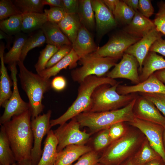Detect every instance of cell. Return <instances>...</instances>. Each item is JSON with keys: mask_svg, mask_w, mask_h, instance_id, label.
Here are the masks:
<instances>
[{"mask_svg": "<svg viewBox=\"0 0 165 165\" xmlns=\"http://www.w3.org/2000/svg\"><path fill=\"white\" fill-rule=\"evenodd\" d=\"M108 9L113 13L116 7L118 0H102Z\"/></svg>", "mask_w": 165, "mask_h": 165, "instance_id": "cell-51", "label": "cell"}, {"mask_svg": "<svg viewBox=\"0 0 165 165\" xmlns=\"http://www.w3.org/2000/svg\"><path fill=\"white\" fill-rule=\"evenodd\" d=\"M127 123L138 129L144 135L151 146L160 155L165 163V150L163 141V127L136 118L133 121Z\"/></svg>", "mask_w": 165, "mask_h": 165, "instance_id": "cell-12", "label": "cell"}, {"mask_svg": "<svg viewBox=\"0 0 165 165\" xmlns=\"http://www.w3.org/2000/svg\"><path fill=\"white\" fill-rule=\"evenodd\" d=\"M17 64V63H14L9 65L13 90L9 98L1 106L4 108V111L0 118V125L10 120L14 116L20 114L30 109L29 103L22 99L19 93L16 77Z\"/></svg>", "mask_w": 165, "mask_h": 165, "instance_id": "cell-9", "label": "cell"}, {"mask_svg": "<svg viewBox=\"0 0 165 165\" xmlns=\"http://www.w3.org/2000/svg\"><path fill=\"white\" fill-rule=\"evenodd\" d=\"M118 82L106 76L93 75L86 77L79 83L77 96L71 106L60 116L50 120L51 127L61 125L82 112H89L92 106L91 96L94 90L103 84L113 86Z\"/></svg>", "mask_w": 165, "mask_h": 165, "instance_id": "cell-2", "label": "cell"}, {"mask_svg": "<svg viewBox=\"0 0 165 165\" xmlns=\"http://www.w3.org/2000/svg\"><path fill=\"white\" fill-rule=\"evenodd\" d=\"M156 28L153 21H151L138 11L136 12L132 20L127 27V33L141 38L152 30Z\"/></svg>", "mask_w": 165, "mask_h": 165, "instance_id": "cell-21", "label": "cell"}, {"mask_svg": "<svg viewBox=\"0 0 165 165\" xmlns=\"http://www.w3.org/2000/svg\"><path fill=\"white\" fill-rule=\"evenodd\" d=\"M45 43L46 38L41 29L28 37L22 50L20 61L24 62L30 50L36 47L41 46Z\"/></svg>", "mask_w": 165, "mask_h": 165, "instance_id": "cell-33", "label": "cell"}, {"mask_svg": "<svg viewBox=\"0 0 165 165\" xmlns=\"http://www.w3.org/2000/svg\"><path fill=\"white\" fill-rule=\"evenodd\" d=\"M79 58L72 48L70 52L63 59L52 67L46 68L38 74L44 78L50 79L55 76L63 69L68 67L69 69L74 68L77 65Z\"/></svg>", "mask_w": 165, "mask_h": 165, "instance_id": "cell-25", "label": "cell"}, {"mask_svg": "<svg viewBox=\"0 0 165 165\" xmlns=\"http://www.w3.org/2000/svg\"><path fill=\"white\" fill-rule=\"evenodd\" d=\"M162 34L155 28L142 38L136 42L129 47L124 53L134 57L138 61L139 71L141 72L144 60L153 43L162 38Z\"/></svg>", "mask_w": 165, "mask_h": 165, "instance_id": "cell-15", "label": "cell"}, {"mask_svg": "<svg viewBox=\"0 0 165 165\" xmlns=\"http://www.w3.org/2000/svg\"><path fill=\"white\" fill-rule=\"evenodd\" d=\"M44 12L48 21L57 24L59 23L67 14L63 9L59 7H50L49 9H44Z\"/></svg>", "mask_w": 165, "mask_h": 165, "instance_id": "cell-41", "label": "cell"}, {"mask_svg": "<svg viewBox=\"0 0 165 165\" xmlns=\"http://www.w3.org/2000/svg\"><path fill=\"white\" fill-rule=\"evenodd\" d=\"M116 90L121 95L136 93H158L165 94V85L153 74L146 80L132 86L119 85Z\"/></svg>", "mask_w": 165, "mask_h": 165, "instance_id": "cell-16", "label": "cell"}, {"mask_svg": "<svg viewBox=\"0 0 165 165\" xmlns=\"http://www.w3.org/2000/svg\"><path fill=\"white\" fill-rule=\"evenodd\" d=\"M117 60L111 57L98 56L92 53L79 60L82 66L72 71V78L73 81L79 83L89 76H103L115 66Z\"/></svg>", "mask_w": 165, "mask_h": 165, "instance_id": "cell-7", "label": "cell"}, {"mask_svg": "<svg viewBox=\"0 0 165 165\" xmlns=\"http://www.w3.org/2000/svg\"><path fill=\"white\" fill-rule=\"evenodd\" d=\"M94 13L97 32L102 35L115 27L116 20L113 13L102 0H91Z\"/></svg>", "mask_w": 165, "mask_h": 165, "instance_id": "cell-17", "label": "cell"}, {"mask_svg": "<svg viewBox=\"0 0 165 165\" xmlns=\"http://www.w3.org/2000/svg\"><path fill=\"white\" fill-rule=\"evenodd\" d=\"M43 5H48L50 7H59L63 9L62 0H42Z\"/></svg>", "mask_w": 165, "mask_h": 165, "instance_id": "cell-50", "label": "cell"}, {"mask_svg": "<svg viewBox=\"0 0 165 165\" xmlns=\"http://www.w3.org/2000/svg\"><path fill=\"white\" fill-rule=\"evenodd\" d=\"M144 165H165V163L163 159L160 158L151 161Z\"/></svg>", "mask_w": 165, "mask_h": 165, "instance_id": "cell-54", "label": "cell"}, {"mask_svg": "<svg viewBox=\"0 0 165 165\" xmlns=\"http://www.w3.org/2000/svg\"><path fill=\"white\" fill-rule=\"evenodd\" d=\"M22 14L43 13L44 5L42 0H15L12 1Z\"/></svg>", "mask_w": 165, "mask_h": 165, "instance_id": "cell-35", "label": "cell"}, {"mask_svg": "<svg viewBox=\"0 0 165 165\" xmlns=\"http://www.w3.org/2000/svg\"><path fill=\"white\" fill-rule=\"evenodd\" d=\"M149 52L158 53L165 56V40L161 38L156 40L151 46Z\"/></svg>", "mask_w": 165, "mask_h": 165, "instance_id": "cell-48", "label": "cell"}, {"mask_svg": "<svg viewBox=\"0 0 165 165\" xmlns=\"http://www.w3.org/2000/svg\"><path fill=\"white\" fill-rule=\"evenodd\" d=\"M93 150L90 146L70 145L57 152L54 165H72L83 155Z\"/></svg>", "mask_w": 165, "mask_h": 165, "instance_id": "cell-19", "label": "cell"}, {"mask_svg": "<svg viewBox=\"0 0 165 165\" xmlns=\"http://www.w3.org/2000/svg\"><path fill=\"white\" fill-rule=\"evenodd\" d=\"M160 158L145 137L138 149L129 160L133 165H144L151 161Z\"/></svg>", "mask_w": 165, "mask_h": 165, "instance_id": "cell-26", "label": "cell"}, {"mask_svg": "<svg viewBox=\"0 0 165 165\" xmlns=\"http://www.w3.org/2000/svg\"><path fill=\"white\" fill-rule=\"evenodd\" d=\"M0 131V165H10L16 161L3 126Z\"/></svg>", "mask_w": 165, "mask_h": 165, "instance_id": "cell-30", "label": "cell"}, {"mask_svg": "<svg viewBox=\"0 0 165 165\" xmlns=\"http://www.w3.org/2000/svg\"><path fill=\"white\" fill-rule=\"evenodd\" d=\"M0 40L4 39L5 40L6 42L5 48L9 50L11 48V45L13 42V37L8 35L0 30Z\"/></svg>", "mask_w": 165, "mask_h": 165, "instance_id": "cell-49", "label": "cell"}, {"mask_svg": "<svg viewBox=\"0 0 165 165\" xmlns=\"http://www.w3.org/2000/svg\"><path fill=\"white\" fill-rule=\"evenodd\" d=\"M165 69V59L156 53L149 52L144 61L139 75L140 82H143L156 72Z\"/></svg>", "mask_w": 165, "mask_h": 165, "instance_id": "cell-22", "label": "cell"}, {"mask_svg": "<svg viewBox=\"0 0 165 165\" xmlns=\"http://www.w3.org/2000/svg\"><path fill=\"white\" fill-rule=\"evenodd\" d=\"M16 164H12V165H16Z\"/></svg>", "mask_w": 165, "mask_h": 165, "instance_id": "cell-59", "label": "cell"}, {"mask_svg": "<svg viewBox=\"0 0 165 165\" xmlns=\"http://www.w3.org/2000/svg\"><path fill=\"white\" fill-rule=\"evenodd\" d=\"M159 8L156 14L154 23L156 29L165 35V2H161L158 4Z\"/></svg>", "mask_w": 165, "mask_h": 165, "instance_id": "cell-42", "label": "cell"}, {"mask_svg": "<svg viewBox=\"0 0 165 165\" xmlns=\"http://www.w3.org/2000/svg\"><path fill=\"white\" fill-rule=\"evenodd\" d=\"M52 111L49 110L46 113L39 115L31 119V125L33 134L34 143L31 153L32 165H37L42 155L41 148L42 140L52 127L50 123Z\"/></svg>", "mask_w": 165, "mask_h": 165, "instance_id": "cell-10", "label": "cell"}, {"mask_svg": "<svg viewBox=\"0 0 165 165\" xmlns=\"http://www.w3.org/2000/svg\"><path fill=\"white\" fill-rule=\"evenodd\" d=\"M17 65L19 69V76L21 85L28 98L32 119L43 112L44 106L42 100L44 94L51 88V80L30 71L20 61Z\"/></svg>", "mask_w": 165, "mask_h": 165, "instance_id": "cell-4", "label": "cell"}, {"mask_svg": "<svg viewBox=\"0 0 165 165\" xmlns=\"http://www.w3.org/2000/svg\"><path fill=\"white\" fill-rule=\"evenodd\" d=\"M135 13L123 0H119L113 14L116 20L128 25L133 19Z\"/></svg>", "mask_w": 165, "mask_h": 165, "instance_id": "cell-34", "label": "cell"}, {"mask_svg": "<svg viewBox=\"0 0 165 165\" xmlns=\"http://www.w3.org/2000/svg\"><path fill=\"white\" fill-rule=\"evenodd\" d=\"M139 94L153 103L165 116V94L144 93H139Z\"/></svg>", "mask_w": 165, "mask_h": 165, "instance_id": "cell-40", "label": "cell"}, {"mask_svg": "<svg viewBox=\"0 0 165 165\" xmlns=\"http://www.w3.org/2000/svg\"><path fill=\"white\" fill-rule=\"evenodd\" d=\"M112 143L109 134L108 129L98 132L93 142V150L98 153L104 150Z\"/></svg>", "mask_w": 165, "mask_h": 165, "instance_id": "cell-37", "label": "cell"}, {"mask_svg": "<svg viewBox=\"0 0 165 165\" xmlns=\"http://www.w3.org/2000/svg\"><path fill=\"white\" fill-rule=\"evenodd\" d=\"M31 118L30 109L2 124L16 162L31 160L34 143Z\"/></svg>", "mask_w": 165, "mask_h": 165, "instance_id": "cell-1", "label": "cell"}, {"mask_svg": "<svg viewBox=\"0 0 165 165\" xmlns=\"http://www.w3.org/2000/svg\"><path fill=\"white\" fill-rule=\"evenodd\" d=\"M94 165H105V164H103L101 163H100L99 162H98V163H96V164H94Z\"/></svg>", "mask_w": 165, "mask_h": 165, "instance_id": "cell-58", "label": "cell"}, {"mask_svg": "<svg viewBox=\"0 0 165 165\" xmlns=\"http://www.w3.org/2000/svg\"><path fill=\"white\" fill-rule=\"evenodd\" d=\"M27 35L23 32L15 35L13 45L10 49L4 55L5 64H10L20 61V57L24 46L28 38Z\"/></svg>", "mask_w": 165, "mask_h": 165, "instance_id": "cell-29", "label": "cell"}, {"mask_svg": "<svg viewBox=\"0 0 165 165\" xmlns=\"http://www.w3.org/2000/svg\"><path fill=\"white\" fill-rule=\"evenodd\" d=\"M137 97L126 106L118 109L102 112H84L75 117L80 126L89 129L91 134L108 129L118 122H131L136 118L133 109Z\"/></svg>", "mask_w": 165, "mask_h": 165, "instance_id": "cell-5", "label": "cell"}, {"mask_svg": "<svg viewBox=\"0 0 165 165\" xmlns=\"http://www.w3.org/2000/svg\"><path fill=\"white\" fill-rule=\"evenodd\" d=\"M22 14L14 4L10 0H0V20H2L10 16Z\"/></svg>", "mask_w": 165, "mask_h": 165, "instance_id": "cell-38", "label": "cell"}, {"mask_svg": "<svg viewBox=\"0 0 165 165\" xmlns=\"http://www.w3.org/2000/svg\"><path fill=\"white\" fill-rule=\"evenodd\" d=\"M60 47L47 44L40 52L38 61L35 66L38 74L46 69V65L48 62Z\"/></svg>", "mask_w": 165, "mask_h": 165, "instance_id": "cell-36", "label": "cell"}, {"mask_svg": "<svg viewBox=\"0 0 165 165\" xmlns=\"http://www.w3.org/2000/svg\"><path fill=\"white\" fill-rule=\"evenodd\" d=\"M133 111L136 118L165 127V116L153 103L142 96L137 97Z\"/></svg>", "mask_w": 165, "mask_h": 165, "instance_id": "cell-14", "label": "cell"}, {"mask_svg": "<svg viewBox=\"0 0 165 165\" xmlns=\"http://www.w3.org/2000/svg\"><path fill=\"white\" fill-rule=\"evenodd\" d=\"M164 128V129L163 133V141L164 147L165 150V127Z\"/></svg>", "mask_w": 165, "mask_h": 165, "instance_id": "cell-57", "label": "cell"}, {"mask_svg": "<svg viewBox=\"0 0 165 165\" xmlns=\"http://www.w3.org/2000/svg\"><path fill=\"white\" fill-rule=\"evenodd\" d=\"M119 165H133L130 161L129 159L125 161L122 163L120 164Z\"/></svg>", "mask_w": 165, "mask_h": 165, "instance_id": "cell-56", "label": "cell"}, {"mask_svg": "<svg viewBox=\"0 0 165 165\" xmlns=\"http://www.w3.org/2000/svg\"><path fill=\"white\" fill-rule=\"evenodd\" d=\"M138 62L134 57L124 53L120 62L116 64L113 69L107 73L106 76L113 79H127L137 84L140 82L138 72Z\"/></svg>", "mask_w": 165, "mask_h": 165, "instance_id": "cell-13", "label": "cell"}, {"mask_svg": "<svg viewBox=\"0 0 165 165\" xmlns=\"http://www.w3.org/2000/svg\"><path fill=\"white\" fill-rule=\"evenodd\" d=\"M22 14L14 15L0 20V30L10 36L22 31Z\"/></svg>", "mask_w": 165, "mask_h": 165, "instance_id": "cell-32", "label": "cell"}, {"mask_svg": "<svg viewBox=\"0 0 165 165\" xmlns=\"http://www.w3.org/2000/svg\"><path fill=\"white\" fill-rule=\"evenodd\" d=\"M65 78L62 76L54 78L51 81V87L56 91L60 92L64 90L67 86Z\"/></svg>", "mask_w": 165, "mask_h": 165, "instance_id": "cell-47", "label": "cell"}, {"mask_svg": "<svg viewBox=\"0 0 165 165\" xmlns=\"http://www.w3.org/2000/svg\"><path fill=\"white\" fill-rule=\"evenodd\" d=\"M81 24L88 30L93 29L95 26V17L90 0H79L78 13Z\"/></svg>", "mask_w": 165, "mask_h": 165, "instance_id": "cell-31", "label": "cell"}, {"mask_svg": "<svg viewBox=\"0 0 165 165\" xmlns=\"http://www.w3.org/2000/svg\"><path fill=\"white\" fill-rule=\"evenodd\" d=\"M121 83L118 82L111 86L104 84L97 87L91 96L92 106L90 112L111 111L122 108L129 104L138 96V93L121 95L116 89Z\"/></svg>", "mask_w": 165, "mask_h": 165, "instance_id": "cell-6", "label": "cell"}, {"mask_svg": "<svg viewBox=\"0 0 165 165\" xmlns=\"http://www.w3.org/2000/svg\"><path fill=\"white\" fill-rule=\"evenodd\" d=\"M126 123L118 122L113 124L108 128L112 143L122 137L127 132L129 127L127 125Z\"/></svg>", "mask_w": 165, "mask_h": 165, "instance_id": "cell-39", "label": "cell"}, {"mask_svg": "<svg viewBox=\"0 0 165 165\" xmlns=\"http://www.w3.org/2000/svg\"><path fill=\"white\" fill-rule=\"evenodd\" d=\"M6 48L4 44L2 42L0 45V58L1 61L0 80V106L11 97L13 91L11 87L13 81L8 75L4 62V52Z\"/></svg>", "mask_w": 165, "mask_h": 165, "instance_id": "cell-23", "label": "cell"}, {"mask_svg": "<svg viewBox=\"0 0 165 165\" xmlns=\"http://www.w3.org/2000/svg\"><path fill=\"white\" fill-rule=\"evenodd\" d=\"M130 126L123 136L104 150L98 162L105 165H119L136 152L145 137L138 129Z\"/></svg>", "mask_w": 165, "mask_h": 165, "instance_id": "cell-3", "label": "cell"}, {"mask_svg": "<svg viewBox=\"0 0 165 165\" xmlns=\"http://www.w3.org/2000/svg\"><path fill=\"white\" fill-rule=\"evenodd\" d=\"M47 21L44 13L22 14V31L25 34L29 33L40 29Z\"/></svg>", "mask_w": 165, "mask_h": 165, "instance_id": "cell-28", "label": "cell"}, {"mask_svg": "<svg viewBox=\"0 0 165 165\" xmlns=\"http://www.w3.org/2000/svg\"><path fill=\"white\" fill-rule=\"evenodd\" d=\"M16 165H32L31 160V159L27 160L17 162Z\"/></svg>", "mask_w": 165, "mask_h": 165, "instance_id": "cell-55", "label": "cell"}, {"mask_svg": "<svg viewBox=\"0 0 165 165\" xmlns=\"http://www.w3.org/2000/svg\"><path fill=\"white\" fill-rule=\"evenodd\" d=\"M72 46L79 59L95 52L99 48L88 29L82 24Z\"/></svg>", "mask_w": 165, "mask_h": 165, "instance_id": "cell-18", "label": "cell"}, {"mask_svg": "<svg viewBox=\"0 0 165 165\" xmlns=\"http://www.w3.org/2000/svg\"><path fill=\"white\" fill-rule=\"evenodd\" d=\"M63 9L67 14L78 13L79 5V0H62Z\"/></svg>", "mask_w": 165, "mask_h": 165, "instance_id": "cell-46", "label": "cell"}, {"mask_svg": "<svg viewBox=\"0 0 165 165\" xmlns=\"http://www.w3.org/2000/svg\"><path fill=\"white\" fill-rule=\"evenodd\" d=\"M80 125L75 117L53 130L58 141L57 152L70 145H83L89 140L91 134L80 129Z\"/></svg>", "mask_w": 165, "mask_h": 165, "instance_id": "cell-8", "label": "cell"}, {"mask_svg": "<svg viewBox=\"0 0 165 165\" xmlns=\"http://www.w3.org/2000/svg\"><path fill=\"white\" fill-rule=\"evenodd\" d=\"M98 153L92 150L82 155L72 165H94L98 162L100 156Z\"/></svg>", "mask_w": 165, "mask_h": 165, "instance_id": "cell-44", "label": "cell"}, {"mask_svg": "<svg viewBox=\"0 0 165 165\" xmlns=\"http://www.w3.org/2000/svg\"><path fill=\"white\" fill-rule=\"evenodd\" d=\"M138 11L144 16L149 18L154 13V9L149 0H139Z\"/></svg>", "mask_w": 165, "mask_h": 165, "instance_id": "cell-45", "label": "cell"}, {"mask_svg": "<svg viewBox=\"0 0 165 165\" xmlns=\"http://www.w3.org/2000/svg\"><path fill=\"white\" fill-rule=\"evenodd\" d=\"M123 1L128 6L135 12L138 11L139 0H123Z\"/></svg>", "mask_w": 165, "mask_h": 165, "instance_id": "cell-52", "label": "cell"}, {"mask_svg": "<svg viewBox=\"0 0 165 165\" xmlns=\"http://www.w3.org/2000/svg\"><path fill=\"white\" fill-rule=\"evenodd\" d=\"M41 158L37 165H54L57 156L58 141L53 131L47 134Z\"/></svg>", "mask_w": 165, "mask_h": 165, "instance_id": "cell-24", "label": "cell"}, {"mask_svg": "<svg viewBox=\"0 0 165 165\" xmlns=\"http://www.w3.org/2000/svg\"><path fill=\"white\" fill-rule=\"evenodd\" d=\"M153 74L160 81L165 85V69L157 71Z\"/></svg>", "mask_w": 165, "mask_h": 165, "instance_id": "cell-53", "label": "cell"}, {"mask_svg": "<svg viewBox=\"0 0 165 165\" xmlns=\"http://www.w3.org/2000/svg\"><path fill=\"white\" fill-rule=\"evenodd\" d=\"M72 49V45H65L61 46L48 62L46 68L52 67L61 60L70 52Z\"/></svg>", "mask_w": 165, "mask_h": 165, "instance_id": "cell-43", "label": "cell"}, {"mask_svg": "<svg viewBox=\"0 0 165 165\" xmlns=\"http://www.w3.org/2000/svg\"><path fill=\"white\" fill-rule=\"evenodd\" d=\"M41 29L46 38V43L60 47L65 45H72L68 37L61 30L58 24L47 21Z\"/></svg>", "mask_w": 165, "mask_h": 165, "instance_id": "cell-20", "label": "cell"}, {"mask_svg": "<svg viewBox=\"0 0 165 165\" xmlns=\"http://www.w3.org/2000/svg\"><path fill=\"white\" fill-rule=\"evenodd\" d=\"M58 24L72 44L76 39L82 24L78 13H67Z\"/></svg>", "mask_w": 165, "mask_h": 165, "instance_id": "cell-27", "label": "cell"}, {"mask_svg": "<svg viewBox=\"0 0 165 165\" xmlns=\"http://www.w3.org/2000/svg\"><path fill=\"white\" fill-rule=\"evenodd\" d=\"M141 38L128 33L115 35L101 47L92 53L101 57H109L118 60L122 57L126 50Z\"/></svg>", "mask_w": 165, "mask_h": 165, "instance_id": "cell-11", "label": "cell"}]
</instances>
